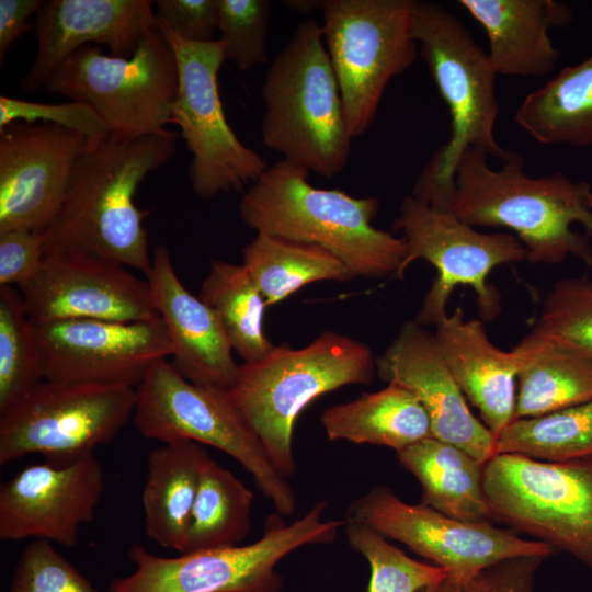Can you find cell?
I'll use <instances>...</instances> for the list:
<instances>
[{
	"label": "cell",
	"instance_id": "cb8c5ba5",
	"mask_svg": "<svg viewBox=\"0 0 592 592\" xmlns=\"http://www.w3.org/2000/svg\"><path fill=\"white\" fill-rule=\"evenodd\" d=\"M483 29L488 58L497 75L543 77L560 58L549 30L567 26L572 9L556 0H459Z\"/></svg>",
	"mask_w": 592,
	"mask_h": 592
},
{
	"label": "cell",
	"instance_id": "7c38bea8",
	"mask_svg": "<svg viewBox=\"0 0 592 592\" xmlns=\"http://www.w3.org/2000/svg\"><path fill=\"white\" fill-rule=\"evenodd\" d=\"M158 27L178 65L179 86L170 124L179 126L192 160L187 170L193 192L203 200L243 191L267 169L228 124L219 96L218 72L226 60L225 43L186 41L168 26Z\"/></svg>",
	"mask_w": 592,
	"mask_h": 592
},
{
	"label": "cell",
	"instance_id": "ab89813d",
	"mask_svg": "<svg viewBox=\"0 0 592 592\" xmlns=\"http://www.w3.org/2000/svg\"><path fill=\"white\" fill-rule=\"evenodd\" d=\"M544 558L517 557L490 566L473 577H446L419 592H534L535 577Z\"/></svg>",
	"mask_w": 592,
	"mask_h": 592
},
{
	"label": "cell",
	"instance_id": "2e32d148",
	"mask_svg": "<svg viewBox=\"0 0 592 592\" xmlns=\"http://www.w3.org/2000/svg\"><path fill=\"white\" fill-rule=\"evenodd\" d=\"M44 379L136 388L160 360L171 357L159 317L138 322L96 319L31 321Z\"/></svg>",
	"mask_w": 592,
	"mask_h": 592
},
{
	"label": "cell",
	"instance_id": "836d02e7",
	"mask_svg": "<svg viewBox=\"0 0 592 592\" xmlns=\"http://www.w3.org/2000/svg\"><path fill=\"white\" fill-rule=\"evenodd\" d=\"M44 379L31 320L21 293L0 286V414Z\"/></svg>",
	"mask_w": 592,
	"mask_h": 592
},
{
	"label": "cell",
	"instance_id": "d590c367",
	"mask_svg": "<svg viewBox=\"0 0 592 592\" xmlns=\"http://www.w3.org/2000/svg\"><path fill=\"white\" fill-rule=\"evenodd\" d=\"M531 333L592 355V278L582 275L557 281L544 298Z\"/></svg>",
	"mask_w": 592,
	"mask_h": 592
},
{
	"label": "cell",
	"instance_id": "ee69618b",
	"mask_svg": "<svg viewBox=\"0 0 592 592\" xmlns=\"http://www.w3.org/2000/svg\"><path fill=\"white\" fill-rule=\"evenodd\" d=\"M326 0H287L282 3L293 10L304 14L312 11L322 10Z\"/></svg>",
	"mask_w": 592,
	"mask_h": 592
},
{
	"label": "cell",
	"instance_id": "8d00e7d4",
	"mask_svg": "<svg viewBox=\"0 0 592 592\" xmlns=\"http://www.w3.org/2000/svg\"><path fill=\"white\" fill-rule=\"evenodd\" d=\"M225 57L243 71L267 62L269 0H216Z\"/></svg>",
	"mask_w": 592,
	"mask_h": 592
},
{
	"label": "cell",
	"instance_id": "b9f144b4",
	"mask_svg": "<svg viewBox=\"0 0 592 592\" xmlns=\"http://www.w3.org/2000/svg\"><path fill=\"white\" fill-rule=\"evenodd\" d=\"M158 22L180 37L195 43L216 41V0H157L153 1Z\"/></svg>",
	"mask_w": 592,
	"mask_h": 592
},
{
	"label": "cell",
	"instance_id": "5b68a950",
	"mask_svg": "<svg viewBox=\"0 0 592 592\" xmlns=\"http://www.w3.org/2000/svg\"><path fill=\"white\" fill-rule=\"evenodd\" d=\"M261 137L283 159L333 178L345 168L352 137L321 25L300 22L264 78Z\"/></svg>",
	"mask_w": 592,
	"mask_h": 592
},
{
	"label": "cell",
	"instance_id": "e575fe53",
	"mask_svg": "<svg viewBox=\"0 0 592 592\" xmlns=\"http://www.w3.org/2000/svg\"><path fill=\"white\" fill-rule=\"evenodd\" d=\"M344 530L349 545L369 565L366 592H419L448 576L439 566L412 559L363 522L346 517Z\"/></svg>",
	"mask_w": 592,
	"mask_h": 592
},
{
	"label": "cell",
	"instance_id": "3957f363",
	"mask_svg": "<svg viewBox=\"0 0 592 592\" xmlns=\"http://www.w3.org/2000/svg\"><path fill=\"white\" fill-rule=\"evenodd\" d=\"M309 171L281 159L244 190L240 218L257 234L321 247L353 277L398 273L407 254L402 238L373 225L375 196L354 197L339 189H320Z\"/></svg>",
	"mask_w": 592,
	"mask_h": 592
},
{
	"label": "cell",
	"instance_id": "4fadbf2b",
	"mask_svg": "<svg viewBox=\"0 0 592 592\" xmlns=\"http://www.w3.org/2000/svg\"><path fill=\"white\" fill-rule=\"evenodd\" d=\"M392 227L403 234L407 246L398 278L403 277L415 260H425L436 270L414 319L419 325L436 326L442 321L447 316L448 299L458 285L474 289L482 321L500 315V294L487 278L498 265L526 260V250L514 235L481 232L451 210L436 209L412 195L402 198Z\"/></svg>",
	"mask_w": 592,
	"mask_h": 592
},
{
	"label": "cell",
	"instance_id": "44dd1931",
	"mask_svg": "<svg viewBox=\"0 0 592 592\" xmlns=\"http://www.w3.org/2000/svg\"><path fill=\"white\" fill-rule=\"evenodd\" d=\"M157 26L149 0L43 1L35 14L36 55L21 89L45 88L52 73L86 45L103 44L112 56L129 57L140 38Z\"/></svg>",
	"mask_w": 592,
	"mask_h": 592
},
{
	"label": "cell",
	"instance_id": "d4e9b609",
	"mask_svg": "<svg viewBox=\"0 0 592 592\" xmlns=\"http://www.w3.org/2000/svg\"><path fill=\"white\" fill-rule=\"evenodd\" d=\"M209 458L193 441L163 443L149 455L141 502L146 534L160 546L183 551L202 469Z\"/></svg>",
	"mask_w": 592,
	"mask_h": 592
},
{
	"label": "cell",
	"instance_id": "277c9868",
	"mask_svg": "<svg viewBox=\"0 0 592 592\" xmlns=\"http://www.w3.org/2000/svg\"><path fill=\"white\" fill-rule=\"evenodd\" d=\"M412 34L448 109L451 136L433 153L411 195L436 209L449 210L455 167L466 149L502 161L510 153L494 137L497 73L467 27L439 3L414 2Z\"/></svg>",
	"mask_w": 592,
	"mask_h": 592
},
{
	"label": "cell",
	"instance_id": "ffe728a7",
	"mask_svg": "<svg viewBox=\"0 0 592 592\" xmlns=\"http://www.w3.org/2000/svg\"><path fill=\"white\" fill-rule=\"evenodd\" d=\"M380 379L408 388L426 410L435 439L451 443L478 460L494 456L496 435L471 412L447 368L434 333L415 320L406 321L391 344L376 357Z\"/></svg>",
	"mask_w": 592,
	"mask_h": 592
},
{
	"label": "cell",
	"instance_id": "9a60e30c",
	"mask_svg": "<svg viewBox=\"0 0 592 592\" xmlns=\"http://www.w3.org/2000/svg\"><path fill=\"white\" fill-rule=\"evenodd\" d=\"M346 517L405 544L456 579L473 577L506 559H546L558 553L546 543L525 539L514 530L492 522L463 521L421 503L409 504L386 486H375L355 499Z\"/></svg>",
	"mask_w": 592,
	"mask_h": 592
},
{
	"label": "cell",
	"instance_id": "484cf974",
	"mask_svg": "<svg viewBox=\"0 0 592 592\" xmlns=\"http://www.w3.org/2000/svg\"><path fill=\"white\" fill-rule=\"evenodd\" d=\"M513 350L521 358L514 419L546 414L592 399L591 354L531 332Z\"/></svg>",
	"mask_w": 592,
	"mask_h": 592
},
{
	"label": "cell",
	"instance_id": "f35d334b",
	"mask_svg": "<svg viewBox=\"0 0 592 592\" xmlns=\"http://www.w3.org/2000/svg\"><path fill=\"white\" fill-rule=\"evenodd\" d=\"M14 122L49 123L77 132L92 147L111 133L101 116L87 103L70 101L49 104L0 96V129Z\"/></svg>",
	"mask_w": 592,
	"mask_h": 592
},
{
	"label": "cell",
	"instance_id": "52a82bcc",
	"mask_svg": "<svg viewBox=\"0 0 592 592\" xmlns=\"http://www.w3.org/2000/svg\"><path fill=\"white\" fill-rule=\"evenodd\" d=\"M326 509L320 500L289 524L271 514L262 537L248 545L161 557L135 544L128 550L135 570L114 579L109 592H280L277 563L303 546L330 544L344 526L325 520Z\"/></svg>",
	"mask_w": 592,
	"mask_h": 592
},
{
	"label": "cell",
	"instance_id": "ac0fdd59",
	"mask_svg": "<svg viewBox=\"0 0 592 592\" xmlns=\"http://www.w3.org/2000/svg\"><path fill=\"white\" fill-rule=\"evenodd\" d=\"M87 146L81 134L49 123L0 129V234L50 227Z\"/></svg>",
	"mask_w": 592,
	"mask_h": 592
},
{
	"label": "cell",
	"instance_id": "d6986e66",
	"mask_svg": "<svg viewBox=\"0 0 592 592\" xmlns=\"http://www.w3.org/2000/svg\"><path fill=\"white\" fill-rule=\"evenodd\" d=\"M103 490V468L93 454L66 465H30L0 487V538L75 546Z\"/></svg>",
	"mask_w": 592,
	"mask_h": 592
},
{
	"label": "cell",
	"instance_id": "60d3db41",
	"mask_svg": "<svg viewBox=\"0 0 592 592\" xmlns=\"http://www.w3.org/2000/svg\"><path fill=\"white\" fill-rule=\"evenodd\" d=\"M44 231L9 230L0 234V286L21 287L39 270L45 258Z\"/></svg>",
	"mask_w": 592,
	"mask_h": 592
},
{
	"label": "cell",
	"instance_id": "74e56055",
	"mask_svg": "<svg viewBox=\"0 0 592 592\" xmlns=\"http://www.w3.org/2000/svg\"><path fill=\"white\" fill-rule=\"evenodd\" d=\"M10 592H100L48 540L29 544L15 567Z\"/></svg>",
	"mask_w": 592,
	"mask_h": 592
},
{
	"label": "cell",
	"instance_id": "8992f818",
	"mask_svg": "<svg viewBox=\"0 0 592 592\" xmlns=\"http://www.w3.org/2000/svg\"><path fill=\"white\" fill-rule=\"evenodd\" d=\"M375 371L369 346L326 330L306 346L275 345L262 360L243 363L228 392L274 467L288 478L296 470L293 434L300 412L340 387L369 385Z\"/></svg>",
	"mask_w": 592,
	"mask_h": 592
},
{
	"label": "cell",
	"instance_id": "7402d4cb",
	"mask_svg": "<svg viewBox=\"0 0 592 592\" xmlns=\"http://www.w3.org/2000/svg\"><path fill=\"white\" fill-rule=\"evenodd\" d=\"M146 278L168 331L174 368L194 384L231 389L241 365L225 329L216 312L182 284L164 246H156Z\"/></svg>",
	"mask_w": 592,
	"mask_h": 592
},
{
	"label": "cell",
	"instance_id": "d6a6232c",
	"mask_svg": "<svg viewBox=\"0 0 592 592\" xmlns=\"http://www.w3.org/2000/svg\"><path fill=\"white\" fill-rule=\"evenodd\" d=\"M497 454L548 462L592 457V399L546 414L514 419L496 436Z\"/></svg>",
	"mask_w": 592,
	"mask_h": 592
},
{
	"label": "cell",
	"instance_id": "83f0119b",
	"mask_svg": "<svg viewBox=\"0 0 592 592\" xmlns=\"http://www.w3.org/2000/svg\"><path fill=\"white\" fill-rule=\"evenodd\" d=\"M422 489L421 504L468 522H492L483 490L485 463L430 436L397 453Z\"/></svg>",
	"mask_w": 592,
	"mask_h": 592
},
{
	"label": "cell",
	"instance_id": "4dcf8cb0",
	"mask_svg": "<svg viewBox=\"0 0 592 592\" xmlns=\"http://www.w3.org/2000/svg\"><path fill=\"white\" fill-rule=\"evenodd\" d=\"M198 297L216 312L232 350L246 364L274 349L263 331L265 299L242 264L213 260Z\"/></svg>",
	"mask_w": 592,
	"mask_h": 592
},
{
	"label": "cell",
	"instance_id": "7bdbcfd3",
	"mask_svg": "<svg viewBox=\"0 0 592 592\" xmlns=\"http://www.w3.org/2000/svg\"><path fill=\"white\" fill-rule=\"evenodd\" d=\"M42 0H0V60L1 64L11 45L33 29L29 23L36 14Z\"/></svg>",
	"mask_w": 592,
	"mask_h": 592
},
{
	"label": "cell",
	"instance_id": "ba28073f",
	"mask_svg": "<svg viewBox=\"0 0 592 592\" xmlns=\"http://www.w3.org/2000/svg\"><path fill=\"white\" fill-rule=\"evenodd\" d=\"M133 421L146 439L162 443L193 441L220 449L252 476L278 514L294 513L292 486L274 467L228 390L194 384L162 358L136 387Z\"/></svg>",
	"mask_w": 592,
	"mask_h": 592
},
{
	"label": "cell",
	"instance_id": "f1b7e54d",
	"mask_svg": "<svg viewBox=\"0 0 592 592\" xmlns=\"http://www.w3.org/2000/svg\"><path fill=\"white\" fill-rule=\"evenodd\" d=\"M514 122L543 145L592 146V54L527 94Z\"/></svg>",
	"mask_w": 592,
	"mask_h": 592
},
{
	"label": "cell",
	"instance_id": "e0dca14e",
	"mask_svg": "<svg viewBox=\"0 0 592 592\" xmlns=\"http://www.w3.org/2000/svg\"><path fill=\"white\" fill-rule=\"evenodd\" d=\"M29 319L138 322L159 318L147 278L78 250L45 254L37 273L18 288Z\"/></svg>",
	"mask_w": 592,
	"mask_h": 592
},
{
	"label": "cell",
	"instance_id": "603a6c76",
	"mask_svg": "<svg viewBox=\"0 0 592 592\" xmlns=\"http://www.w3.org/2000/svg\"><path fill=\"white\" fill-rule=\"evenodd\" d=\"M435 342L453 378L481 422L497 436L514 420L521 358L488 338L481 319H466L462 307L435 326Z\"/></svg>",
	"mask_w": 592,
	"mask_h": 592
},
{
	"label": "cell",
	"instance_id": "1f68e13d",
	"mask_svg": "<svg viewBox=\"0 0 592 592\" xmlns=\"http://www.w3.org/2000/svg\"><path fill=\"white\" fill-rule=\"evenodd\" d=\"M252 501V491L209 458L202 469L181 554L239 545L251 528Z\"/></svg>",
	"mask_w": 592,
	"mask_h": 592
},
{
	"label": "cell",
	"instance_id": "f546056e",
	"mask_svg": "<svg viewBox=\"0 0 592 592\" xmlns=\"http://www.w3.org/2000/svg\"><path fill=\"white\" fill-rule=\"evenodd\" d=\"M242 265L263 295L266 307L310 283L353 278L346 266L326 249L263 234H257L243 248Z\"/></svg>",
	"mask_w": 592,
	"mask_h": 592
},
{
	"label": "cell",
	"instance_id": "7a4b0ae2",
	"mask_svg": "<svg viewBox=\"0 0 592 592\" xmlns=\"http://www.w3.org/2000/svg\"><path fill=\"white\" fill-rule=\"evenodd\" d=\"M466 149L454 172L449 210L473 227H504L515 234L534 264L568 257L592 266V186L557 172L530 177L523 157L510 151L500 169Z\"/></svg>",
	"mask_w": 592,
	"mask_h": 592
},
{
	"label": "cell",
	"instance_id": "4316f807",
	"mask_svg": "<svg viewBox=\"0 0 592 592\" xmlns=\"http://www.w3.org/2000/svg\"><path fill=\"white\" fill-rule=\"evenodd\" d=\"M320 422L330 441L386 446L396 453L433 436L422 403L396 383L327 408Z\"/></svg>",
	"mask_w": 592,
	"mask_h": 592
},
{
	"label": "cell",
	"instance_id": "8fae6325",
	"mask_svg": "<svg viewBox=\"0 0 592 592\" xmlns=\"http://www.w3.org/2000/svg\"><path fill=\"white\" fill-rule=\"evenodd\" d=\"M415 0H326L321 31L349 132L373 124L386 87L419 55L412 34Z\"/></svg>",
	"mask_w": 592,
	"mask_h": 592
},
{
	"label": "cell",
	"instance_id": "30bf717a",
	"mask_svg": "<svg viewBox=\"0 0 592 592\" xmlns=\"http://www.w3.org/2000/svg\"><path fill=\"white\" fill-rule=\"evenodd\" d=\"M483 490L492 521L592 570V457L548 462L497 454L483 465Z\"/></svg>",
	"mask_w": 592,
	"mask_h": 592
},
{
	"label": "cell",
	"instance_id": "5bb4252c",
	"mask_svg": "<svg viewBox=\"0 0 592 592\" xmlns=\"http://www.w3.org/2000/svg\"><path fill=\"white\" fill-rule=\"evenodd\" d=\"M136 388L43 380L0 414V464L29 454L66 465L111 442L133 418Z\"/></svg>",
	"mask_w": 592,
	"mask_h": 592
},
{
	"label": "cell",
	"instance_id": "9c48e42d",
	"mask_svg": "<svg viewBox=\"0 0 592 592\" xmlns=\"http://www.w3.org/2000/svg\"><path fill=\"white\" fill-rule=\"evenodd\" d=\"M178 86L174 53L157 26L129 57L105 55L98 45L77 49L52 73L45 90L89 104L111 134L130 138L167 129Z\"/></svg>",
	"mask_w": 592,
	"mask_h": 592
},
{
	"label": "cell",
	"instance_id": "6da1fadb",
	"mask_svg": "<svg viewBox=\"0 0 592 592\" xmlns=\"http://www.w3.org/2000/svg\"><path fill=\"white\" fill-rule=\"evenodd\" d=\"M179 134H110L87 147L72 170L64 203L46 235L45 254L78 250L139 271H151L147 213L134 201L145 178L167 163Z\"/></svg>",
	"mask_w": 592,
	"mask_h": 592
}]
</instances>
